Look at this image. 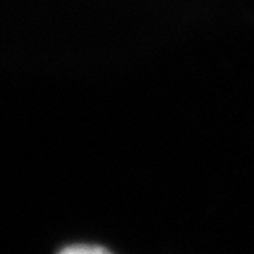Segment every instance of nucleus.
Returning a JSON list of instances; mask_svg holds the SVG:
<instances>
[{
  "label": "nucleus",
  "instance_id": "1",
  "mask_svg": "<svg viewBox=\"0 0 254 254\" xmlns=\"http://www.w3.org/2000/svg\"><path fill=\"white\" fill-rule=\"evenodd\" d=\"M63 254H106L109 253L108 249L102 246H89V245H73L64 247L60 250Z\"/></svg>",
  "mask_w": 254,
  "mask_h": 254
}]
</instances>
